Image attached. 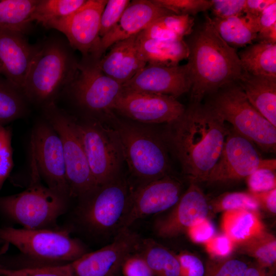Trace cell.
Masks as SVG:
<instances>
[{
    "label": "cell",
    "instance_id": "obj_41",
    "mask_svg": "<svg viewBox=\"0 0 276 276\" xmlns=\"http://www.w3.org/2000/svg\"><path fill=\"white\" fill-rule=\"evenodd\" d=\"M214 17L226 18L245 13L246 0H211Z\"/></svg>",
    "mask_w": 276,
    "mask_h": 276
},
{
    "label": "cell",
    "instance_id": "obj_10",
    "mask_svg": "<svg viewBox=\"0 0 276 276\" xmlns=\"http://www.w3.org/2000/svg\"><path fill=\"white\" fill-rule=\"evenodd\" d=\"M131 191L126 180L119 175L98 186L80 199L78 216L90 231L99 233L119 229L126 211Z\"/></svg>",
    "mask_w": 276,
    "mask_h": 276
},
{
    "label": "cell",
    "instance_id": "obj_7",
    "mask_svg": "<svg viewBox=\"0 0 276 276\" xmlns=\"http://www.w3.org/2000/svg\"><path fill=\"white\" fill-rule=\"evenodd\" d=\"M29 186L20 193L0 197V210L27 229L55 226L65 211L66 200L41 183L34 153L30 148Z\"/></svg>",
    "mask_w": 276,
    "mask_h": 276
},
{
    "label": "cell",
    "instance_id": "obj_16",
    "mask_svg": "<svg viewBox=\"0 0 276 276\" xmlns=\"http://www.w3.org/2000/svg\"><path fill=\"white\" fill-rule=\"evenodd\" d=\"M182 190L181 182L170 174L141 183L130 192L118 232L129 229L138 219L173 208L181 196Z\"/></svg>",
    "mask_w": 276,
    "mask_h": 276
},
{
    "label": "cell",
    "instance_id": "obj_11",
    "mask_svg": "<svg viewBox=\"0 0 276 276\" xmlns=\"http://www.w3.org/2000/svg\"><path fill=\"white\" fill-rule=\"evenodd\" d=\"M99 59L83 58L78 64V72L65 90L81 108L95 115L107 117L121 94V84L105 74L99 67Z\"/></svg>",
    "mask_w": 276,
    "mask_h": 276
},
{
    "label": "cell",
    "instance_id": "obj_46",
    "mask_svg": "<svg viewBox=\"0 0 276 276\" xmlns=\"http://www.w3.org/2000/svg\"><path fill=\"white\" fill-rule=\"evenodd\" d=\"M0 276H62L41 267L13 268L0 265Z\"/></svg>",
    "mask_w": 276,
    "mask_h": 276
},
{
    "label": "cell",
    "instance_id": "obj_13",
    "mask_svg": "<svg viewBox=\"0 0 276 276\" xmlns=\"http://www.w3.org/2000/svg\"><path fill=\"white\" fill-rule=\"evenodd\" d=\"M254 145L228 127L220 156L206 182L224 183L247 178L260 169L275 171V159L262 158Z\"/></svg>",
    "mask_w": 276,
    "mask_h": 276
},
{
    "label": "cell",
    "instance_id": "obj_15",
    "mask_svg": "<svg viewBox=\"0 0 276 276\" xmlns=\"http://www.w3.org/2000/svg\"><path fill=\"white\" fill-rule=\"evenodd\" d=\"M106 0H87L72 14L52 21L44 27L64 34L71 47L79 51L83 58L95 59L99 47L101 14Z\"/></svg>",
    "mask_w": 276,
    "mask_h": 276
},
{
    "label": "cell",
    "instance_id": "obj_5",
    "mask_svg": "<svg viewBox=\"0 0 276 276\" xmlns=\"http://www.w3.org/2000/svg\"><path fill=\"white\" fill-rule=\"evenodd\" d=\"M0 240L15 246L28 260L13 268L55 266L73 262L87 252L70 233L56 228H0Z\"/></svg>",
    "mask_w": 276,
    "mask_h": 276
},
{
    "label": "cell",
    "instance_id": "obj_29",
    "mask_svg": "<svg viewBox=\"0 0 276 276\" xmlns=\"http://www.w3.org/2000/svg\"><path fill=\"white\" fill-rule=\"evenodd\" d=\"M138 249L154 276H180L177 255L152 239L140 242Z\"/></svg>",
    "mask_w": 276,
    "mask_h": 276
},
{
    "label": "cell",
    "instance_id": "obj_47",
    "mask_svg": "<svg viewBox=\"0 0 276 276\" xmlns=\"http://www.w3.org/2000/svg\"><path fill=\"white\" fill-rule=\"evenodd\" d=\"M257 199L260 208L271 214L276 213V188L267 191L252 193H250Z\"/></svg>",
    "mask_w": 276,
    "mask_h": 276
},
{
    "label": "cell",
    "instance_id": "obj_21",
    "mask_svg": "<svg viewBox=\"0 0 276 276\" xmlns=\"http://www.w3.org/2000/svg\"><path fill=\"white\" fill-rule=\"evenodd\" d=\"M36 48L24 34L0 28V76L21 92Z\"/></svg>",
    "mask_w": 276,
    "mask_h": 276
},
{
    "label": "cell",
    "instance_id": "obj_20",
    "mask_svg": "<svg viewBox=\"0 0 276 276\" xmlns=\"http://www.w3.org/2000/svg\"><path fill=\"white\" fill-rule=\"evenodd\" d=\"M173 12L157 6L151 1L134 0L130 2L117 24L101 38L96 59L114 43L138 34L157 18Z\"/></svg>",
    "mask_w": 276,
    "mask_h": 276
},
{
    "label": "cell",
    "instance_id": "obj_32",
    "mask_svg": "<svg viewBox=\"0 0 276 276\" xmlns=\"http://www.w3.org/2000/svg\"><path fill=\"white\" fill-rule=\"evenodd\" d=\"M26 101L21 91L0 76V125L22 117Z\"/></svg>",
    "mask_w": 276,
    "mask_h": 276
},
{
    "label": "cell",
    "instance_id": "obj_31",
    "mask_svg": "<svg viewBox=\"0 0 276 276\" xmlns=\"http://www.w3.org/2000/svg\"><path fill=\"white\" fill-rule=\"evenodd\" d=\"M241 253L254 258L257 264L264 269L273 268L276 262V240L265 231L238 244Z\"/></svg>",
    "mask_w": 276,
    "mask_h": 276
},
{
    "label": "cell",
    "instance_id": "obj_19",
    "mask_svg": "<svg viewBox=\"0 0 276 276\" xmlns=\"http://www.w3.org/2000/svg\"><path fill=\"white\" fill-rule=\"evenodd\" d=\"M122 86L177 98L190 91L191 82L187 64L170 66L147 64Z\"/></svg>",
    "mask_w": 276,
    "mask_h": 276
},
{
    "label": "cell",
    "instance_id": "obj_4",
    "mask_svg": "<svg viewBox=\"0 0 276 276\" xmlns=\"http://www.w3.org/2000/svg\"><path fill=\"white\" fill-rule=\"evenodd\" d=\"M107 119L119 135L124 161L134 177L143 183L170 174L171 163L162 134L113 113Z\"/></svg>",
    "mask_w": 276,
    "mask_h": 276
},
{
    "label": "cell",
    "instance_id": "obj_18",
    "mask_svg": "<svg viewBox=\"0 0 276 276\" xmlns=\"http://www.w3.org/2000/svg\"><path fill=\"white\" fill-rule=\"evenodd\" d=\"M171 212L154 223L156 234L162 238L180 235L201 221L208 218L209 201L197 183L190 182Z\"/></svg>",
    "mask_w": 276,
    "mask_h": 276
},
{
    "label": "cell",
    "instance_id": "obj_1",
    "mask_svg": "<svg viewBox=\"0 0 276 276\" xmlns=\"http://www.w3.org/2000/svg\"><path fill=\"white\" fill-rule=\"evenodd\" d=\"M228 126L206 104L191 103L162 134L190 182H206L222 150Z\"/></svg>",
    "mask_w": 276,
    "mask_h": 276
},
{
    "label": "cell",
    "instance_id": "obj_23",
    "mask_svg": "<svg viewBox=\"0 0 276 276\" xmlns=\"http://www.w3.org/2000/svg\"><path fill=\"white\" fill-rule=\"evenodd\" d=\"M237 82L251 105L276 127V78L243 71Z\"/></svg>",
    "mask_w": 276,
    "mask_h": 276
},
{
    "label": "cell",
    "instance_id": "obj_35",
    "mask_svg": "<svg viewBox=\"0 0 276 276\" xmlns=\"http://www.w3.org/2000/svg\"><path fill=\"white\" fill-rule=\"evenodd\" d=\"M248 266L238 258L212 259L205 266L204 276H243Z\"/></svg>",
    "mask_w": 276,
    "mask_h": 276
},
{
    "label": "cell",
    "instance_id": "obj_39",
    "mask_svg": "<svg viewBox=\"0 0 276 276\" xmlns=\"http://www.w3.org/2000/svg\"><path fill=\"white\" fill-rule=\"evenodd\" d=\"M10 129L0 125V190L13 168Z\"/></svg>",
    "mask_w": 276,
    "mask_h": 276
},
{
    "label": "cell",
    "instance_id": "obj_8",
    "mask_svg": "<svg viewBox=\"0 0 276 276\" xmlns=\"http://www.w3.org/2000/svg\"><path fill=\"white\" fill-rule=\"evenodd\" d=\"M45 121L59 136L62 145L70 197L81 199L97 187L91 173L77 128V121L55 102L43 106Z\"/></svg>",
    "mask_w": 276,
    "mask_h": 276
},
{
    "label": "cell",
    "instance_id": "obj_26",
    "mask_svg": "<svg viewBox=\"0 0 276 276\" xmlns=\"http://www.w3.org/2000/svg\"><path fill=\"white\" fill-rule=\"evenodd\" d=\"M221 227L224 234L228 236L236 245L265 231L257 211L247 210L224 212Z\"/></svg>",
    "mask_w": 276,
    "mask_h": 276
},
{
    "label": "cell",
    "instance_id": "obj_14",
    "mask_svg": "<svg viewBox=\"0 0 276 276\" xmlns=\"http://www.w3.org/2000/svg\"><path fill=\"white\" fill-rule=\"evenodd\" d=\"M31 149L41 178L50 189L67 200L70 192L62 142L46 121L39 122L35 126L31 137Z\"/></svg>",
    "mask_w": 276,
    "mask_h": 276
},
{
    "label": "cell",
    "instance_id": "obj_30",
    "mask_svg": "<svg viewBox=\"0 0 276 276\" xmlns=\"http://www.w3.org/2000/svg\"><path fill=\"white\" fill-rule=\"evenodd\" d=\"M37 0H0V28L22 34L30 28Z\"/></svg>",
    "mask_w": 276,
    "mask_h": 276
},
{
    "label": "cell",
    "instance_id": "obj_12",
    "mask_svg": "<svg viewBox=\"0 0 276 276\" xmlns=\"http://www.w3.org/2000/svg\"><path fill=\"white\" fill-rule=\"evenodd\" d=\"M109 244L64 264L41 267L62 276H120L125 258L138 249L139 237L129 229L117 232Z\"/></svg>",
    "mask_w": 276,
    "mask_h": 276
},
{
    "label": "cell",
    "instance_id": "obj_17",
    "mask_svg": "<svg viewBox=\"0 0 276 276\" xmlns=\"http://www.w3.org/2000/svg\"><path fill=\"white\" fill-rule=\"evenodd\" d=\"M185 109L173 97L123 88L112 108V111L141 124H169Z\"/></svg>",
    "mask_w": 276,
    "mask_h": 276
},
{
    "label": "cell",
    "instance_id": "obj_44",
    "mask_svg": "<svg viewBox=\"0 0 276 276\" xmlns=\"http://www.w3.org/2000/svg\"><path fill=\"white\" fill-rule=\"evenodd\" d=\"M180 267V276H204L205 266L194 255L182 252L177 255Z\"/></svg>",
    "mask_w": 276,
    "mask_h": 276
},
{
    "label": "cell",
    "instance_id": "obj_45",
    "mask_svg": "<svg viewBox=\"0 0 276 276\" xmlns=\"http://www.w3.org/2000/svg\"><path fill=\"white\" fill-rule=\"evenodd\" d=\"M191 240L197 243H205L215 235V228L208 218L190 227L186 232Z\"/></svg>",
    "mask_w": 276,
    "mask_h": 276
},
{
    "label": "cell",
    "instance_id": "obj_24",
    "mask_svg": "<svg viewBox=\"0 0 276 276\" xmlns=\"http://www.w3.org/2000/svg\"><path fill=\"white\" fill-rule=\"evenodd\" d=\"M220 36L231 47H245L252 44L259 32L257 16L244 13L226 18H211Z\"/></svg>",
    "mask_w": 276,
    "mask_h": 276
},
{
    "label": "cell",
    "instance_id": "obj_28",
    "mask_svg": "<svg viewBox=\"0 0 276 276\" xmlns=\"http://www.w3.org/2000/svg\"><path fill=\"white\" fill-rule=\"evenodd\" d=\"M194 19L189 15L171 14L162 16L139 33V39L175 41L183 40L193 31Z\"/></svg>",
    "mask_w": 276,
    "mask_h": 276
},
{
    "label": "cell",
    "instance_id": "obj_40",
    "mask_svg": "<svg viewBox=\"0 0 276 276\" xmlns=\"http://www.w3.org/2000/svg\"><path fill=\"white\" fill-rule=\"evenodd\" d=\"M246 178L250 193H260L276 188L274 170L260 169L254 172Z\"/></svg>",
    "mask_w": 276,
    "mask_h": 276
},
{
    "label": "cell",
    "instance_id": "obj_43",
    "mask_svg": "<svg viewBox=\"0 0 276 276\" xmlns=\"http://www.w3.org/2000/svg\"><path fill=\"white\" fill-rule=\"evenodd\" d=\"M205 249L213 259L228 257L236 247V244L225 234L215 235L204 243Z\"/></svg>",
    "mask_w": 276,
    "mask_h": 276
},
{
    "label": "cell",
    "instance_id": "obj_48",
    "mask_svg": "<svg viewBox=\"0 0 276 276\" xmlns=\"http://www.w3.org/2000/svg\"><path fill=\"white\" fill-rule=\"evenodd\" d=\"M275 0H246L245 13L258 16L267 6Z\"/></svg>",
    "mask_w": 276,
    "mask_h": 276
},
{
    "label": "cell",
    "instance_id": "obj_49",
    "mask_svg": "<svg viewBox=\"0 0 276 276\" xmlns=\"http://www.w3.org/2000/svg\"><path fill=\"white\" fill-rule=\"evenodd\" d=\"M243 276H268L266 269L257 264L249 265Z\"/></svg>",
    "mask_w": 276,
    "mask_h": 276
},
{
    "label": "cell",
    "instance_id": "obj_2",
    "mask_svg": "<svg viewBox=\"0 0 276 276\" xmlns=\"http://www.w3.org/2000/svg\"><path fill=\"white\" fill-rule=\"evenodd\" d=\"M190 35L186 64L191 82L190 100L201 103L204 97L238 82L243 70L236 49L220 36L210 16Z\"/></svg>",
    "mask_w": 276,
    "mask_h": 276
},
{
    "label": "cell",
    "instance_id": "obj_33",
    "mask_svg": "<svg viewBox=\"0 0 276 276\" xmlns=\"http://www.w3.org/2000/svg\"><path fill=\"white\" fill-rule=\"evenodd\" d=\"M86 0H37L31 16L45 26L48 23L66 16L81 7Z\"/></svg>",
    "mask_w": 276,
    "mask_h": 276
},
{
    "label": "cell",
    "instance_id": "obj_36",
    "mask_svg": "<svg viewBox=\"0 0 276 276\" xmlns=\"http://www.w3.org/2000/svg\"><path fill=\"white\" fill-rule=\"evenodd\" d=\"M158 6L176 15H195L210 10L211 0H151Z\"/></svg>",
    "mask_w": 276,
    "mask_h": 276
},
{
    "label": "cell",
    "instance_id": "obj_37",
    "mask_svg": "<svg viewBox=\"0 0 276 276\" xmlns=\"http://www.w3.org/2000/svg\"><path fill=\"white\" fill-rule=\"evenodd\" d=\"M258 42L276 43V1L267 6L257 16Z\"/></svg>",
    "mask_w": 276,
    "mask_h": 276
},
{
    "label": "cell",
    "instance_id": "obj_25",
    "mask_svg": "<svg viewBox=\"0 0 276 276\" xmlns=\"http://www.w3.org/2000/svg\"><path fill=\"white\" fill-rule=\"evenodd\" d=\"M138 48L147 64L175 66L189 54L188 45L184 39L175 41L139 39Z\"/></svg>",
    "mask_w": 276,
    "mask_h": 276
},
{
    "label": "cell",
    "instance_id": "obj_6",
    "mask_svg": "<svg viewBox=\"0 0 276 276\" xmlns=\"http://www.w3.org/2000/svg\"><path fill=\"white\" fill-rule=\"evenodd\" d=\"M209 97L205 104L236 132L263 151L275 152L276 127L251 105L237 82Z\"/></svg>",
    "mask_w": 276,
    "mask_h": 276
},
{
    "label": "cell",
    "instance_id": "obj_22",
    "mask_svg": "<svg viewBox=\"0 0 276 276\" xmlns=\"http://www.w3.org/2000/svg\"><path fill=\"white\" fill-rule=\"evenodd\" d=\"M98 61L102 71L122 85L147 64L138 48L137 34L114 43Z\"/></svg>",
    "mask_w": 276,
    "mask_h": 276
},
{
    "label": "cell",
    "instance_id": "obj_38",
    "mask_svg": "<svg viewBox=\"0 0 276 276\" xmlns=\"http://www.w3.org/2000/svg\"><path fill=\"white\" fill-rule=\"evenodd\" d=\"M129 0H108L101 16L99 35L102 38L117 24L126 7Z\"/></svg>",
    "mask_w": 276,
    "mask_h": 276
},
{
    "label": "cell",
    "instance_id": "obj_3",
    "mask_svg": "<svg viewBox=\"0 0 276 276\" xmlns=\"http://www.w3.org/2000/svg\"><path fill=\"white\" fill-rule=\"evenodd\" d=\"M78 64L59 40L50 39L37 46L21 90L25 98L42 106L54 102L74 79Z\"/></svg>",
    "mask_w": 276,
    "mask_h": 276
},
{
    "label": "cell",
    "instance_id": "obj_42",
    "mask_svg": "<svg viewBox=\"0 0 276 276\" xmlns=\"http://www.w3.org/2000/svg\"><path fill=\"white\" fill-rule=\"evenodd\" d=\"M121 273L123 276H154L142 255L135 251L125 258L121 266Z\"/></svg>",
    "mask_w": 276,
    "mask_h": 276
},
{
    "label": "cell",
    "instance_id": "obj_27",
    "mask_svg": "<svg viewBox=\"0 0 276 276\" xmlns=\"http://www.w3.org/2000/svg\"><path fill=\"white\" fill-rule=\"evenodd\" d=\"M238 55L243 71L276 78V43L258 42L250 44Z\"/></svg>",
    "mask_w": 276,
    "mask_h": 276
},
{
    "label": "cell",
    "instance_id": "obj_9",
    "mask_svg": "<svg viewBox=\"0 0 276 276\" xmlns=\"http://www.w3.org/2000/svg\"><path fill=\"white\" fill-rule=\"evenodd\" d=\"M77 128L91 173L98 186L120 175L124 159L117 131L94 118L82 122L77 121Z\"/></svg>",
    "mask_w": 276,
    "mask_h": 276
},
{
    "label": "cell",
    "instance_id": "obj_34",
    "mask_svg": "<svg viewBox=\"0 0 276 276\" xmlns=\"http://www.w3.org/2000/svg\"><path fill=\"white\" fill-rule=\"evenodd\" d=\"M211 205L215 212L238 210L258 211L260 209L258 202L250 192L223 193L213 200Z\"/></svg>",
    "mask_w": 276,
    "mask_h": 276
}]
</instances>
